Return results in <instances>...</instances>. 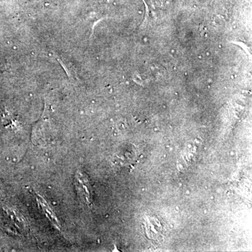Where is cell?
Returning <instances> with one entry per match:
<instances>
[{
    "mask_svg": "<svg viewBox=\"0 0 252 252\" xmlns=\"http://www.w3.org/2000/svg\"><path fill=\"white\" fill-rule=\"evenodd\" d=\"M74 185L81 201L86 204L91 203V187L87 176L79 170L74 177Z\"/></svg>",
    "mask_w": 252,
    "mask_h": 252,
    "instance_id": "1",
    "label": "cell"
},
{
    "mask_svg": "<svg viewBox=\"0 0 252 252\" xmlns=\"http://www.w3.org/2000/svg\"><path fill=\"white\" fill-rule=\"evenodd\" d=\"M36 199H37L38 203L40 205L43 212L45 213L49 220L53 222V224L59 229L60 227H61L59 220H58L57 217H56V215H55L54 212L51 210V207H49V204L46 203V200L40 195H38V194H36Z\"/></svg>",
    "mask_w": 252,
    "mask_h": 252,
    "instance_id": "2",
    "label": "cell"
}]
</instances>
